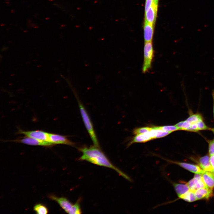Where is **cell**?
Masks as SVG:
<instances>
[{
  "label": "cell",
  "mask_w": 214,
  "mask_h": 214,
  "mask_svg": "<svg viewBox=\"0 0 214 214\" xmlns=\"http://www.w3.org/2000/svg\"><path fill=\"white\" fill-rule=\"evenodd\" d=\"M158 129L164 131L172 132L180 130L179 128L175 125L165 126L160 127H156Z\"/></svg>",
  "instance_id": "19"
},
{
  "label": "cell",
  "mask_w": 214,
  "mask_h": 214,
  "mask_svg": "<svg viewBox=\"0 0 214 214\" xmlns=\"http://www.w3.org/2000/svg\"><path fill=\"white\" fill-rule=\"evenodd\" d=\"M82 153L79 160H85L93 164L112 169L122 177L131 182V179L128 175L114 165L109 160L100 147L95 145L90 147H83L79 149Z\"/></svg>",
  "instance_id": "1"
},
{
  "label": "cell",
  "mask_w": 214,
  "mask_h": 214,
  "mask_svg": "<svg viewBox=\"0 0 214 214\" xmlns=\"http://www.w3.org/2000/svg\"><path fill=\"white\" fill-rule=\"evenodd\" d=\"M157 129L155 139L161 138L167 136L171 132L164 131L158 129L156 127H155Z\"/></svg>",
  "instance_id": "21"
},
{
  "label": "cell",
  "mask_w": 214,
  "mask_h": 214,
  "mask_svg": "<svg viewBox=\"0 0 214 214\" xmlns=\"http://www.w3.org/2000/svg\"><path fill=\"white\" fill-rule=\"evenodd\" d=\"M18 133L23 134L27 137L49 142V133L42 130L25 131L21 129H19Z\"/></svg>",
  "instance_id": "5"
},
{
  "label": "cell",
  "mask_w": 214,
  "mask_h": 214,
  "mask_svg": "<svg viewBox=\"0 0 214 214\" xmlns=\"http://www.w3.org/2000/svg\"><path fill=\"white\" fill-rule=\"evenodd\" d=\"M158 0H154L155 3L157 6H158Z\"/></svg>",
  "instance_id": "26"
},
{
  "label": "cell",
  "mask_w": 214,
  "mask_h": 214,
  "mask_svg": "<svg viewBox=\"0 0 214 214\" xmlns=\"http://www.w3.org/2000/svg\"><path fill=\"white\" fill-rule=\"evenodd\" d=\"M144 30L145 42H152L154 33L153 24L145 21Z\"/></svg>",
  "instance_id": "12"
},
{
  "label": "cell",
  "mask_w": 214,
  "mask_h": 214,
  "mask_svg": "<svg viewBox=\"0 0 214 214\" xmlns=\"http://www.w3.org/2000/svg\"><path fill=\"white\" fill-rule=\"evenodd\" d=\"M154 55V51L152 42H145L142 66V72L143 73L149 72L151 69Z\"/></svg>",
  "instance_id": "4"
},
{
  "label": "cell",
  "mask_w": 214,
  "mask_h": 214,
  "mask_svg": "<svg viewBox=\"0 0 214 214\" xmlns=\"http://www.w3.org/2000/svg\"><path fill=\"white\" fill-rule=\"evenodd\" d=\"M172 183L178 197L190 190L186 183L185 184L174 182Z\"/></svg>",
  "instance_id": "16"
},
{
  "label": "cell",
  "mask_w": 214,
  "mask_h": 214,
  "mask_svg": "<svg viewBox=\"0 0 214 214\" xmlns=\"http://www.w3.org/2000/svg\"><path fill=\"white\" fill-rule=\"evenodd\" d=\"M161 158L169 163L178 165L183 168L195 174H202L204 171L200 167H199L197 165Z\"/></svg>",
  "instance_id": "6"
},
{
  "label": "cell",
  "mask_w": 214,
  "mask_h": 214,
  "mask_svg": "<svg viewBox=\"0 0 214 214\" xmlns=\"http://www.w3.org/2000/svg\"><path fill=\"white\" fill-rule=\"evenodd\" d=\"M199 163L200 167L204 171L212 172L213 170L209 156L206 155L200 158Z\"/></svg>",
  "instance_id": "14"
},
{
  "label": "cell",
  "mask_w": 214,
  "mask_h": 214,
  "mask_svg": "<svg viewBox=\"0 0 214 214\" xmlns=\"http://www.w3.org/2000/svg\"><path fill=\"white\" fill-rule=\"evenodd\" d=\"M78 103L84 122L94 145L100 147L96 135L89 116L82 103L78 100Z\"/></svg>",
  "instance_id": "2"
},
{
  "label": "cell",
  "mask_w": 214,
  "mask_h": 214,
  "mask_svg": "<svg viewBox=\"0 0 214 214\" xmlns=\"http://www.w3.org/2000/svg\"><path fill=\"white\" fill-rule=\"evenodd\" d=\"M186 184L190 190L193 192L198 189L207 187L203 181L201 174H195L193 178Z\"/></svg>",
  "instance_id": "8"
},
{
  "label": "cell",
  "mask_w": 214,
  "mask_h": 214,
  "mask_svg": "<svg viewBox=\"0 0 214 214\" xmlns=\"http://www.w3.org/2000/svg\"><path fill=\"white\" fill-rule=\"evenodd\" d=\"M152 139L149 132L146 133L137 135L130 143L128 146L134 143H144Z\"/></svg>",
  "instance_id": "15"
},
{
  "label": "cell",
  "mask_w": 214,
  "mask_h": 214,
  "mask_svg": "<svg viewBox=\"0 0 214 214\" xmlns=\"http://www.w3.org/2000/svg\"><path fill=\"white\" fill-rule=\"evenodd\" d=\"M213 190L207 187L198 189L194 192L197 200L208 199L213 196Z\"/></svg>",
  "instance_id": "11"
},
{
  "label": "cell",
  "mask_w": 214,
  "mask_h": 214,
  "mask_svg": "<svg viewBox=\"0 0 214 214\" xmlns=\"http://www.w3.org/2000/svg\"><path fill=\"white\" fill-rule=\"evenodd\" d=\"M201 174L206 187L213 190L214 188V174L211 171H205Z\"/></svg>",
  "instance_id": "13"
},
{
  "label": "cell",
  "mask_w": 214,
  "mask_h": 214,
  "mask_svg": "<svg viewBox=\"0 0 214 214\" xmlns=\"http://www.w3.org/2000/svg\"><path fill=\"white\" fill-rule=\"evenodd\" d=\"M155 3L154 0H146L145 10L146 12L148 9Z\"/></svg>",
  "instance_id": "23"
},
{
  "label": "cell",
  "mask_w": 214,
  "mask_h": 214,
  "mask_svg": "<svg viewBox=\"0 0 214 214\" xmlns=\"http://www.w3.org/2000/svg\"><path fill=\"white\" fill-rule=\"evenodd\" d=\"M209 153L210 155L214 154V139L208 141Z\"/></svg>",
  "instance_id": "22"
},
{
  "label": "cell",
  "mask_w": 214,
  "mask_h": 214,
  "mask_svg": "<svg viewBox=\"0 0 214 214\" xmlns=\"http://www.w3.org/2000/svg\"><path fill=\"white\" fill-rule=\"evenodd\" d=\"M152 128L150 127H144L136 128L133 130V133L136 135L144 133L150 131Z\"/></svg>",
  "instance_id": "20"
},
{
  "label": "cell",
  "mask_w": 214,
  "mask_h": 214,
  "mask_svg": "<svg viewBox=\"0 0 214 214\" xmlns=\"http://www.w3.org/2000/svg\"><path fill=\"white\" fill-rule=\"evenodd\" d=\"M49 141L54 145L64 144L73 146L74 144L66 136L57 134L49 133Z\"/></svg>",
  "instance_id": "9"
},
{
  "label": "cell",
  "mask_w": 214,
  "mask_h": 214,
  "mask_svg": "<svg viewBox=\"0 0 214 214\" xmlns=\"http://www.w3.org/2000/svg\"><path fill=\"white\" fill-rule=\"evenodd\" d=\"M34 210L37 214H46L48 213V210L46 207L41 204L35 205L34 207Z\"/></svg>",
  "instance_id": "18"
},
{
  "label": "cell",
  "mask_w": 214,
  "mask_h": 214,
  "mask_svg": "<svg viewBox=\"0 0 214 214\" xmlns=\"http://www.w3.org/2000/svg\"><path fill=\"white\" fill-rule=\"evenodd\" d=\"M212 172L213 173V174H214V169L213 170V171H212Z\"/></svg>",
  "instance_id": "27"
},
{
  "label": "cell",
  "mask_w": 214,
  "mask_h": 214,
  "mask_svg": "<svg viewBox=\"0 0 214 214\" xmlns=\"http://www.w3.org/2000/svg\"><path fill=\"white\" fill-rule=\"evenodd\" d=\"M11 141L31 145L49 147L54 145L49 142L42 141L27 136Z\"/></svg>",
  "instance_id": "7"
},
{
  "label": "cell",
  "mask_w": 214,
  "mask_h": 214,
  "mask_svg": "<svg viewBox=\"0 0 214 214\" xmlns=\"http://www.w3.org/2000/svg\"><path fill=\"white\" fill-rule=\"evenodd\" d=\"M178 197L179 199H181L190 202L197 200L194 192L190 190Z\"/></svg>",
  "instance_id": "17"
},
{
  "label": "cell",
  "mask_w": 214,
  "mask_h": 214,
  "mask_svg": "<svg viewBox=\"0 0 214 214\" xmlns=\"http://www.w3.org/2000/svg\"><path fill=\"white\" fill-rule=\"evenodd\" d=\"M50 198L57 202L62 208L67 213L80 214L81 210L78 202L73 204L67 198L61 197L58 198L51 196Z\"/></svg>",
  "instance_id": "3"
},
{
  "label": "cell",
  "mask_w": 214,
  "mask_h": 214,
  "mask_svg": "<svg viewBox=\"0 0 214 214\" xmlns=\"http://www.w3.org/2000/svg\"><path fill=\"white\" fill-rule=\"evenodd\" d=\"M157 7L158 6L154 3L145 12V21L154 25L157 16Z\"/></svg>",
  "instance_id": "10"
},
{
  "label": "cell",
  "mask_w": 214,
  "mask_h": 214,
  "mask_svg": "<svg viewBox=\"0 0 214 214\" xmlns=\"http://www.w3.org/2000/svg\"><path fill=\"white\" fill-rule=\"evenodd\" d=\"M212 96L213 100V117L214 119V90H213L212 92ZM214 132V130H213Z\"/></svg>",
  "instance_id": "25"
},
{
  "label": "cell",
  "mask_w": 214,
  "mask_h": 214,
  "mask_svg": "<svg viewBox=\"0 0 214 214\" xmlns=\"http://www.w3.org/2000/svg\"><path fill=\"white\" fill-rule=\"evenodd\" d=\"M210 158L211 165L214 169V154L210 155Z\"/></svg>",
  "instance_id": "24"
}]
</instances>
